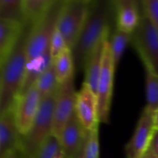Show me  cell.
Wrapping results in <instances>:
<instances>
[{
    "instance_id": "6da1fadb",
    "label": "cell",
    "mask_w": 158,
    "mask_h": 158,
    "mask_svg": "<svg viewBox=\"0 0 158 158\" xmlns=\"http://www.w3.org/2000/svg\"><path fill=\"white\" fill-rule=\"evenodd\" d=\"M115 12L113 1H94L89 16L71 51L75 69H82L94 48L110 36Z\"/></svg>"
},
{
    "instance_id": "7a4b0ae2",
    "label": "cell",
    "mask_w": 158,
    "mask_h": 158,
    "mask_svg": "<svg viewBox=\"0 0 158 158\" xmlns=\"http://www.w3.org/2000/svg\"><path fill=\"white\" fill-rule=\"evenodd\" d=\"M31 26L26 24L12 53L0 68V114L13 109L21 93L27 66V42Z\"/></svg>"
},
{
    "instance_id": "3957f363",
    "label": "cell",
    "mask_w": 158,
    "mask_h": 158,
    "mask_svg": "<svg viewBox=\"0 0 158 158\" xmlns=\"http://www.w3.org/2000/svg\"><path fill=\"white\" fill-rule=\"evenodd\" d=\"M56 90L42 100L38 114L32 127L25 135L22 136L21 145L18 153L23 158H35L43 143L52 134L53 109Z\"/></svg>"
},
{
    "instance_id": "277c9868",
    "label": "cell",
    "mask_w": 158,
    "mask_h": 158,
    "mask_svg": "<svg viewBox=\"0 0 158 158\" xmlns=\"http://www.w3.org/2000/svg\"><path fill=\"white\" fill-rule=\"evenodd\" d=\"M64 2V0H56L44 16L31 26L27 42V64L49 48Z\"/></svg>"
},
{
    "instance_id": "5b68a950",
    "label": "cell",
    "mask_w": 158,
    "mask_h": 158,
    "mask_svg": "<svg viewBox=\"0 0 158 158\" xmlns=\"http://www.w3.org/2000/svg\"><path fill=\"white\" fill-rule=\"evenodd\" d=\"M94 1L66 0L59 16L56 29L70 49L78 40L89 16Z\"/></svg>"
},
{
    "instance_id": "8992f818",
    "label": "cell",
    "mask_w": 158,
    "mask_h": 158,
    "mask_svg": "<svg viewBox=\"0 0 158 158\" xmlns=\"http://www.w3.org/2000/svg\"><path fill=\"white\" fill-rule=\"evenodd\" d=\"M131 43L145 69L158 76V32L142 9L138 26L131 33Z\"/></svg>"
},
{
    "instance_id": "52a82bcc",
    "label": "cell",
    "mask_w": 158,
    "mask_h": 158,
    "mask_svg": "<svg viewBox=\"0 0 158 158\" xmlns=\"http://www.w3.org/2000/svg\"><path fill=\"white\" fill-rule=\"evenodd\" d=\"M110 40V39H109ZM109 40L105 43L103 63L97 88L100 123H109L114 90V73L117 69L110 47Z\"/></svg>"
},
{
    "instance_id": "ba28073f",
    "label": "cell",
    "mask_w": 158,
    "mask_h": 158,
    "mask_svg": "<svg viewBox=\"0 0 158 158\" xmlns=\"http://www.w3.org/2000/svg\"><path fill=\"white\" fill-rule=\"evenodd\" d=\"M77 97V91L76 90L74 77L59 84L54 103L52 120V134L58 140L63 128L75 113Z\"/></svg>"
},
{
    "instance_id": "9c48e42d",
    "label": "cell",
    "mask_w": 158,
    "mask_h": 158,
    "mask_svg": "<svg viewBox=\"0 0 158 158\" xmlns=\"http://www.w3.org/2000/svg\"><path fill=\"white\" fill-rule=\"evenodd\" d=\"M154 113L145 106L134 134L124 148L127 158H141L151 146L155 128Z\"/></svg>"
},
{
    "instance_id": "30bf717a",
    "label": "cell",
    "mask_w": 158,
    "mask_h": 158,
    "mask_svg": "<svg viewBox=\"0 0 158 158\" xmlns=\"http://www.w3.org/2000/svg\"><path fill=\"white\" fill-rule=\"evenodd\" d=\"M41 103V96L35 85L17 98L12 110L15 124L22 136L25 135L32 127Z\"/></svg>"
},
{
    "instance_id": "8fae6325",
    "label": "cell",
    "mask_w": 158,
    "mask_h": 158,
    "mask_svg": "<svg viewBox=\"0 0 158 158\" xmlns=\"http://www.w3.org/2000/svg\"><path fill=\"white\" fill-rule=\"evenodd\" d=\"M75 113L87 131L99 127L100 120L97 95L90 87L84 83L77 92Z\"/></svg>"
},
{
    "instance_id": "7c38bea8",
    "label": "cell",
    "mask_w": 158,
    "mask_h": 158,
    "mask_svg": "<svg viewBox=\"0 0 158 158\" xmlns=\"http://www.w3.org/2000/svg\"><path fill=\"white\" fill-rule=\"evenodd\" d=\"M89 131L85 129L74 113L63 128L59 139L65 158L73 157L84 146Z\"/></svg>"
},
{
    "instance_id": "4fadbf2b",
    "label": "cell",
    "mask_w": 158,
    "mask_h": 158,
    "mask_svg": "<svg viewBox=\"0 0 158 158\" xmlns=\"http://www.w3.org/2000/svg\"><path fill=\"white\" fill-rule=\"evenodd\" d=\"M115 12L116 28L127 33H132L138 26L141 15L140 2L134 0L113 1Z\"/></svg>"
},
{
    "instance_id": "5bb4252c",
    "label": "cell",
    "mask_w": 158,
    "mask_h": 158,
    "mask_svg": "<svg viewBox=\"0 0 158 158\" xmlns=\"http://www.w3.org/2000/svg\"><path fill=\"white\" fill-rule=\"evenodd\" d=\"M22 135L15 124L13 110L0 114V158L12 151L19 152Z\"/></svg>"
},
{
    "instance_id": "9a60e30c",
    "label": "cell",
    "mask_w": 158,
    "mask_h": 158,
    "mask_svg": "<svg viewBox=\"0 0 158 158\" xmlns=\"http://www.w3.org/2000/svg\"><path fill=\"white\" fill-rule=\"evenodd\" d=\"M25 26L0 19V68L12 53Z\"/></svg>"
},
{
    "instance_id": "2e32d148",
    "label": "cell",
    "mask_w": 158,
    "mask_h": 158,
    "mask_svg": "<svg viewBox=\"0 0 158 158\" xmlns=\"http://www.w3.org/2000/svg\"><path fill=\"white\" fill-rule=\"evenodd\" d=\"M109 39L103 40L94 48V49L88 57L85 63L84 68H83L85 71V78L83 83L90 87L95 94L97 92V83H98L102 63H103L105 43Z\"/></svg>"
},
{
    "instance_id": "e0dca14e",
    "label": "cell",
    "mask_w": 158,
    "mask_h": 158,
    "mask_svg": "<svg viewBox=\"0 0 158 158\" xmlns=\"http://www.w3.org/2000/svg\"><path fill=\"white\" fill-rule=\"evenodd\" d=\"M52 58L51 55L50 46H49V49L43 52L39 58L28 63L26 66V75H25L24 82L20 95L24 94L29 88L35 85L39 77L49 67V66L52 64Z\"/></svg>"
},
{
    "instance_id": "ac0fdd59",
    "label": "cell",
    "mask_w": 158,
    "mask_h": 158,
    "mask_svg": "<svg viewBox=\"0 0 158 158\" xmlns=\"http://www.w3.org/2000/svg\"><path fill=\"white\" fill-rule=\"evenodd\" d=\"M52 65L59 84L74 77L75 64L72 51L67 48L52 59Z\"/></svg>"
},
{
    "instance_id": "d6986e66",
    "label": "cell",
    "mask_w": 158,
    "mask_h": 158,
    "mask_svg": "<svg viewBox=\"0 0 158 158\" xmlns=\"http://www.w3.org/2000/svg\"><path fill=\"white\" fill-rule=\"evenodd\" d=\"M56 0H23L26 24L33 26L48 12Z\"/></svg>"
},
{
    "instance_id": "ffe728a7",
    "label": "cell",
    "mask_w": 158,
    "mask_h": 158,
    "mask_svg": "<svg viewBox=\"0 0 158 158\" xmlns=\"http://www.w3.org/2000/svg\"><path fill=\"white\" fill-rule=\"evenodd\" d=\"M0 19L26 25L23 0H0Z\"/></svg>"
},
{
    "instance_id": "44dd1931",
    "label": "cell",
    "mask_w": 158,
    "mask_h": 158,
    "mask_svg": "<svg viewBox=\"0 0 158 158\" xmlns=\"http://www.w3.org/2000/svg\"><path fill=\"white\" fill-rule=\"evenodd\" d=\"M131 40V34L125 32L116 28L114 33L110 37L109 43L111 53L114 59L116 68L118 66L119 63L122 58L127 46Z\"/></svg>"
},
{
    "instance_id": "7402d4cb",
    "label": "cell",
    "mask_w": 158,
    "mask_h": 158,
    "mask_svg": "<svg viewBox=\"0 0 158 158\" xmlns=\"http://www.w3.org/2000/svg\"><path fill=\"white\" fill-rule=\"evenodd\" d=\"M58 86L59 83L52 62V64L49 66V67L36 80L35 86L38 89L43 100L55 92Z\"/></svg>"
},
{
    "instance_id": "603a6c76",
    "label": "cell",
    "mask_w": 158,
    "mask_h": 158,
    "mask_svg": "<svg viewBox=\"0 0 158 158\" xmlns=\"http://www.w3.org/2000/svg\"><path fill=\"white\" fill-rule=\"evenodd\" d=\"M146 73V107L155 112L158 109V76L145 69Z\"/></svg>"
},
{
    "instance_id": "cb8c5ba5",
    "label": "cell",
    "mask_w": 158,
    "mask_h": 158,
    "mask_svg": "<svg viewBox=\"0 0 158 158\" xmlns=\"http://www.w3.org/2000/svg\"><path fill=\"white\" fill-rule=\"evenodd\" d=\"M85 158H100L99 127L89 131L83 148Z\"/></svg>"
},
{
    "instance_id": "d4e9b609",
    "label": "cell",
    "mask_w": 158,
    "mask_h": 158,
    "mask_svg": "<svg viewBox=\"0 0 158 158\" xmlns=\"http://www.w3.org/2000/svg\"><path fill=\"white\" fill-rule=\"evenodd\" d=\"M61 152L63 151L60 141L52 134L43 143L35 158H55Z\"/></svg>"
},
{
    "instance_id": "484cf974",
    "label": "cell",
    "mask_w": 158,
    "mask_h": 158,
    "mask_svg": "<svg viewBox=\"0 0 158 158\" xmlns=\"http://www.w3.org/2000/svg\"><path fill=\"white\" fill-rule=\"evenodd\" d=\"M140 6L158 32V0H142Z\"/></svg>"
},
{
    "instance_id": "4316f807",
    "label": "cell",
    "mask_w": 158,
    "mask_h": 158,
    "mask_svg": "<svg viewBox=\"0 0 158 158\" xmlns=\"http://www.w3.org/2000/svg\"><path fill=\"white\" fill-rule=\"evenodd\" d=\"M67 48L69 47L66 45L63 36L60 33V31L56 29L50 41V51L52 58H55L57 55H59L60 52H62Z\"/></svg>"
},
{
    "instance_id": "83f0119b",
    "label": "cell",
    "mask_w": 158,
    "mask_h": 158,
    "mask_svg": "<svg viewBox=\"0 0 158 158\" xmlns=\"http://www.w3.org/2000/svg\"><path fill=\"white\" fill-rule=\"evenodd\" d=\"M150 148L152 149L154 154L158 157V131H157V130H155V131H154V136H153Z\"/></svg>"
},
{
    "instance_id": "f1b7e54d",
    "label": "cell",
    "mask_w": 158,
    "mask_h": 158,
    "mask_svg": "<svg viewBox=\"0 0 158 158\" xmlns=\"http://www.w3.org/2000/svg\"><path fill=\"white\" fill-rule=\"evenodd\" d=\"M141 158H158V157L154 154V152L152 151V149H151V148H149L148 151L144 153V154L142 156Z\"/></svg>"
},
{
    "instance_id": "f546056e",
    "label": "cell",
    "mask_w": 158,
    "mask_h": 158,
    "mask_svg": "<svg viewBox=\"0 0 158 158\" xmlns=\"http://www.w3.org/2000/svg\"><path fill=\"white\" fill-rule=\"evenodd\" d=\"M1 158H19L18 152L17 151H12V152H9L8 154H6V155H4Z\"/></svg>"
},
{
    "instance_id": "4dcf8cb0",
    "label": "cell",
    "mask_w": 158,
    "mask_h": 158,
    "mask_svg": "<svg viewBox=\"0 0 158 158\" xmlns=\"http://www.w3.org/2000/svg\"><path fill=\"white\" fill-rule=\"evenodd\" d=\"M154 128L158 131V109L154 113Z\"/></svg>"
},
{
    "instance_id": "1f68e13d",
    "label": "cell",
    "mask_w": 158,
    "mask_h": 158,
    "mask_svg": "<svg viewBox=\"0 0 158 158\" xmlns=\"http://www.w3.org/2000/svg\"><path fill=\"white\" fill-rule=\"evenodd\" d=\"M83 148H84V146H83V148H82L81 149H80V151H79L78 152H77V154L73 156V157H71V158H85L84 154H83Z\"/></svg>"
},
{
    "instance_id": "d6a6232c",
    "label": "cell",
    "mask_w": 158,
    "mask_h": 158,
    "mask_svg": "<svg viewBox=\"0 0 158 158\" xmlns=\"http://www.w3.org/2000/svg\"><path fill=\"white\" fill-rule=\"evenodd\" d=\"M55 158H65V156H64V154H63V153L61 152L60 154H59Z\"/></svg>"
},
{
    "instance_id": "836d02e7",
    "label": "cell",
    "mask_w": 158,
    "mask_h": 158,
    "mask_svg": "<svg viewBox=\"0 0 158 158\" xmlns=\"http://www.w3.org/2000/svg\"><path fill=\"white\" fill-rule=\"evenodd\" d=\"M0 152H1V144H0Z\"/></svg>"
}]
</instances>
